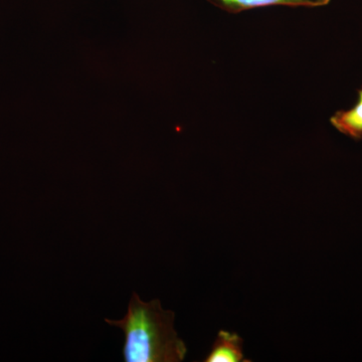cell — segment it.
Instances as JSON below:
<instances>
[{
	"mask_svg": "<svg viewBox=\"0 0 362 362\" xmlns=\"http://www.w3.org/2000/svg\"><path fill=\"white\" fill-rule=\"evenodd\" d=\"M175 312L164 310L159 300L143 302L133 293L125 317L105 321L123 330L126 362H180L187 347L175 329Z\"/></svg>",
	"mask_w": 362,
	"mask_h": 362,
	"instance_id": "6da1fadb",
	"label": "cell"
},
{
	"mask_svg": "<svg viewBox=\"0 0 362 362\" xmlns=\"http://www.w3.org/2000/svg\"><path fill=\"white\" fill-rule=\"evenodd\" d=\"M244 341L238 333L221 330L216 335L211 352L207 354L206 362H240L245 359Z\"/></svg>",
	"mask_w": 362,
	"mask_h": 362,
	"instance_id": "7a4b0ae2",
	"label": "cell"
},
{
	"mask_svg": "<svg viewBox=\"0 0 362 362\" xmlns=\"http://www.w3.org/2000/svg\"><path fill=\"white\" fill-rule=\"evenodd\" d=\"M214 6L230 13H239L250 9L275 6L291 7H318L326 6L330 0H209Z\"/></svg>",
	"mask_w": 362,
	"mask_h": 362,
	"instance_id": "3957f363",
	"label": "cell"
},
{
	"mask_svg": "<svg viewBox=\"0 0 362 362\" xmlns=\"http://www.w3.org/2000/svg\"><path fill=\"white\" fill-rule=\"evenodd\" d=\"M335 129L354 140L362 139V88L358 90V102L346 111H338L330 118Z\"/></svg>",
	"mask_w": 362,
	"mask_h": 362,
	"instance_id": "277c9868",
	"label": "cell"
}]
</instances>
